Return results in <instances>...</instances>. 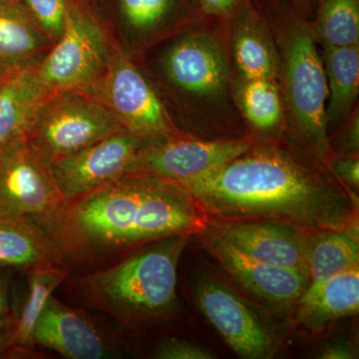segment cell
I'll list each match as a JSON object with an SVG mask.
<instances>
[{
    "label": "cell",
    "instance_id": "6da1fadb",
    "mask_svg": "<svg viewBox=\"0 0 359 359\" xmlns=\"http://www.w3.org/2000/svg\"><path fill=\"white\" fill-rule=\"evenodd\" d=\"M177 185L211 218L264 219L311 233L358 223V194L285 136H255L244 154Z\"/></svg>",
    "mask_w": 359,
    "mask_h": 359
},
{
    "label": "cell",
    "instance_id": "7a4b0ae2",
    "mask_svg": "<svg viewBox=\"0 0 359 359\" xmlns=\"http://www.w3.org/2000/svg\"><path fill=\"white\" fill-rule=\"evenodd\" d=\"M205 218L177 184L122 177L32 219L62 256L90 262L173 236L199 233Z\"/></svg>",
    "mask_w": 359,
    "mask_h": 359
},
{
    "label": "cell",
    "instance_id": "3957f363",
    "mask_svg": "<svg viewBox=\"0 0 359 359\" xmlns=\"http://www.w3.org/2000/svg\"><path fill=\"white\" fill-rule=\"evenodd\" d=\"M150 78L175 125L205 140L252 135L237 100L228 23L203 15L157 45Z\"/></svg>",
    "mask_w": 359,
    "mask_h": 359
},
{
    "label": "cell",
    "instance_id": "277c9868",
    "mask_svg": "<svg viewBox=\"0 0 359 359\" xmlns=\"http://www.w3.org/2000/svg\"><path fill=\"white\" fill-rule=\"evenodd\" d=\"M252 1L268 21L280 53L285 137L327 164L334 152L325 118L327 77L311 20L285 2Z\"/></svg>",
    "mask_w": 359,
    "mask_h": 359
},
{
    "label": "cell",
    "instance_id": "5b68a950",
    "mask_svg": "<svg viewBox=\"0 0 359 359\" xmlns=\"http://www.w3.org/2000/svg\"><path fill=\"white\" fill-rule=\"evenodd\" d=\"M189 235L173 236L136 252L112 268L80 278L86 302L124 323L162 318L177 302V269Z\"/></svg>",
    "mask_w": 359,
    "mask_h": 359
},
{
    "label": "cell",
    "instance_id": "8992f818",
    "mask_svg": "<svg viewBox=\"0 0 359 359\" xmlns=\"http://www.w3.org/2000/svg\"><path fill=\"white\" fill-rule=\"evenodd\" d=\"M114 41L86 4L70 0L63 32L35 73L49 94L89 93L107 69Z\"/></svg>",
    "mask_w": 359,
    "mask_h": 359
},
{
    "label": "cell",
    "instance_id": "52a82bcc",
    "mask_svg": "<svg viewBox=\"0 0 359 359\" xmlns=\"http://www.w3.org/2000/svg\"><path fill=\"white\" fill-rule=\"evenodd\" d=\"M87 94L102 101L123 129L144 143L187 135L175 125L145 71L116 40L107 69Z\"/></svg>",
    "mask_w": 359,
    "mask_h": 359
},
{
    "label": "cell",
    "instance_id": "ba28073f",
    "mask_svg": "<svg viewBox=\"0 0 359 359\" xmlns=\"http://www.w3.org/2000/svg\"><path fill=\"white\" fill-rule=\"evenodd\" d=\"M107 106L81 91L49 94L40 106L27 141L49 163L121 131Z\"/></svg>",
    "mask_w": 359,
    "mask_h": 359
},
{
    "label": "cell",
    "instance_id": "9c48e42d",
    "mask_svg": "<svg viewBox=\"0 0 359 359\" xmlns=\"http://www.w3.org/2000/svg\"><path fill=\"white\" fill-rule=\"evenodd\" d=\"M255 135L244 138L205 140L170 137L143 144L123 177H143L180 184L215 171L247 152Z\"/></svg>",
    "mask_w": 359,
    "mask_h": 359
},
{
    "label": "cell",
    "instance_id": "30bf717a",
    "mask_svg": "<svg viewBox=\"0 0 359 359\" xmlns=\"http://www.w3.org/2000/svg\"><path fill=\"white\" fill-rule=\"evenodd\" d=\"M65 200L48 161L29 142H18L0 152V212L35 218Z\"/></svg>",
    "mask_w": 359,
    "mask_h": 359
},
{
    "label": "cell",
    "instance_id": "8fae6325",
    "mask_svg": "<svg viewBox=\"0 0 359 359\" xmlns=\"http://www.w3.org/2000/svg\"><path fill=\"white\" fill-rule=\"evenodd\" d=\"M205 224L255 261L309 273V250L314 235L311 231L264 219L207 217Z\"/></svg>",
    "mask_w": 359,
    "mask_h": 359
},
{
    "label": "cell",
    "instance_id": "7c38bea8",
    "mask_svg": "<svg viewBox=\"0 0 359 359\" xmlns=\"http://www.w3.org/2000/svg\"><path fill=\"white\" fill-rule=\"evenodd\" d=\"M143 141L121 130L74 154L49 163L65 199L92 192L126 174Z\"/></svg>",
    "mask_w": 359,
    "mask_h": 359
},
{
    "label": "cell",
    "instance_id": "4fadbf2b",
    "mask_svg": "<svg viewBox=\"0 0 359 359\" xmlns=\"http://www.w3.org/2000/svg\"><path fill=\"white\" fill-rule=\"evenodd\" d=\"M203 243L224 271L250 294L282 311L297 306L309 283L306 271L255 261L223 240L205 223Z\"/></svg>",
    "mask_w": 359,
    "mask_h": 359
},
{
    "label": "cell",
    "instance_id": "5bb4252c",
    "mask_svg": "<svg viewBox=\"0 0 359 359\" xmlns=\"http://www.w3.org/2000/svg\"><path fill=\"white\" fill-rule=\"evenodd\" d=\"M120 42L131 57L202 18L195 0H117Z\"/></svg>",
    "mask_w": 359,
    "mask_h": 359
},
{
    "label": "cell",
    "instance_id": "9a60e30c",
    "mask_svg": "<svg viewBox=\"0 0 359 359\" xmlns=\"http://www.w3.org/2000/svg\"><path fill=\"white\" fill-rule=\"evenodd\" d=\"M197 302L205 318L238 354L245 358H268L273 339L256 314L235 292L207 278L197 289Z\"/></svg>",
    "mask_w": 359,
    "mask_h": 359
},
{
    "label": "cell",
    "instance_id": "2e32d148",
    "mask_svg": "<svg viewBox=\"0 0 359 359\" xmlns=\"http://www.w3.org/2000/svg\"><path fill=\"white\" fill-rule=\"evenodd\" d=\"M228 23L229 43L238 81L276 80L280 84V59L273 32L252 0L235 9Z\"/></svg>",
    "mask_w": 359,
    "mask_h": 359
},
{
    "label": "cell",
    "instance_id": "e0dca14e",
    "mask_svg": "<svg viewBox=\"0 0 359 359\" xmlns=\"http://www.w3.org/2000/svg\"><path fill=\"white\" fill-rule=\"evenodd\" d=\"M33 342L71 359L107 356L103 339L91 321L52 295L35 325Z\"/></svg>",
    "mask_w": 359,
    "mask_h": 359
},
{
    "label": "cell",
    "instance_id": "ac0fdd59",
    "mask_svg": "<svg viewBox=\"0 0 359 359\" xmlns=\"http://www.w3.org/2000/svg\"><path fill=\"white\" fill-rule=\"evenodd\" d=\"M297 306L295 323L309 334L323 332L339 318L355 316L359 311L358 266L309 283Z\"/></svg>",
    "mask_w": 359,
    "mask_h": 359
},
{
    "label": "cell",
    "instance_id": "d6986e66",
    "mask_svg": "<svg viewBox=\"0 0 359 359\" xmlns=\"http://www.w3.org/2000/svg\"><path fill=\"white\" fill-rule=\"evenodd\" d=\"M48 95L35 68L18 71L0 80V152L27 140L40 106Z\"/></svg>",
    "mask_w": 359,
    "mask_h": 359
},
{
    "label": "cell",
    "instance_id": "ffe728a7",
    "mask_svg": "<svg viewBox=\"0 0 359 359\" xmlns=\"http://www.w3.org/2000/svg\"><path fill=\"white\" fill-rule=\"evenodd\" d=\"M52 45L25 7L0 6V80L36 67Z\"/></svg>",
    "mask_w": 359,
    "mask_h": 359
},
{
    "label": "cell",
    "instance_id": "44dd1931",
    "mask_svg": "<svg viewBox=\"0 0 359 359\" xmlns=\"http://www.w3.org/2000/svg\"><path fill=\"white\" fill-rule=\"evenodd\" d=\"M62 254L32 217L0 212V266H60Z\"/></svg>",
    "mask_w": 359,
    "mask_h": 359
},
{
    "label": "cell",
    "instance_id": "7402d4cb",
    "mask_svg": "<svg viewBox=\"0 0 359 359\" xmlns=\"http://www.w3.org/2000/svg\"><path fill=\"white\" fill-rule=\"evenodd\" d=\"M323 62L327 77L328 103L325 108L327 135L351 115L359 92V45L323 47Z\"/></svg>",
    "mask_w": 359,
    "mask_h": 359
},
{
    "label": "cell",
    "instance_id": "603a6c76",
    "mask_svg": "<svg viewBox=\"0 0 359 359\" xmlns=\"http://www.w3.org/2000/svg\"><path fill=\"white\" fill-rule=\"evenodd\" d=\"M237 100L250 133L261 138L285 136V116L282 91L276 80L238 81Z\"/></svg>",
    "mask_w": 359,
    "mask_h": 359
},
{
    "label": "cell",
    "instance_id": "cb8c5ba5",
    "mask_svg": "<svg viewBox=\"0 0 359 359\" xmlns=\"http://www.w3.org/2000/svg\"><path fill=\"white\" fill-rule=\"evenodd\" d=\"M358 223L314 233L309 257V283L327 280L359 264Z\"/></svg>",
    "mask_w": 359,
    "mask_h": 359
},
{
    "label": "cell",
    "instance_id": "d4e9b609",
    "mask_svg": "<svg viewBox=\"0 0 359 359\" xmlns=\"http://www.w3.org/2000/svg\"><path fill=\"white\" fill-rule=\"evenodd\" d=\"M311 26L323 48L359 45V0H318Z\"/></svg>",
    "mask_w": 359,
    "mask_h": 359
},
{
    "label": "cell",
    "instance_id": "484cf974",
    "mask_svg": "<svg viewBox=\"0 0 359 359\" xmlns=\"http://www.w3.org/2000/svg\"><path fill=\"white\" fill-rule=\"evenodd\" d=\"M67 271L60 266L30 269L29 292L22 313L11 330L9 347H28L33 344V330L53 290L65 282Z\"/></svg>",
    "mask_w": 359,
    "mask_h": 359
},
{
    "label": "cell",
    "instance_id": "4316f807",
    "mask_svg": "<svg viewBox=\"0 0 359 359\" xmlns=\"http://www.w3.org/2000/svg\"><path fill=\"white\" fill-rule=\"evenodd\" d=\"M70 0H22V6L45 34L56 42L65 27Z\"/></svg>",
    "mask_w": 359,
    "mask_h": 359
},
{
    "label": "cell",
    "instance_id": "83f0119b",
    "mask_svg": "<svg viewBox=\"0 0 359 359\" xmlns=\"http://www.w3.org/2000/svg\"><path fill=\"white\" fill-rule=\"evenodd\" d=\"M335 154L358 155L359 114L358 107L335 130Z\"/></svg>",
    "mask_w": 359,
    "mask_h": 359
},
{
    "label": "cell",
    "instance_id": "f1b7e54d",
    "mask_svg": "<svg viewBox=\"0 0 359 359\" xmlns=\"http://www.w3.org/2000/svg\"><path fill=\"white\" fill-rule=\"evenodd\" d=\"M332 173L354 193L359 187L358 155L332 154L327 162Z\"/></svg>",
    "mask_w": 359,
    "mask_h": 359
},
{
    "label": "cell",
    "instance_id": "f546056e",
    "mask_svg": "<svg viewBox=\"0 0 359 359\" xmlns=\"http://www.w3.org/2000/svg\"><path fill=\"white\" fill-rule=\"evenodd\" d=\"M156 356L162 359H212L214 354L203 347L179 341L169 340L161 344L156 351Z\"/></svg>",
    "mask_w": 359,
    "mask_h": 359
},
{
    "label": "cell",
    "instance_id": "4dcf8cb0",
    "mask_svg": "<svg viewBox=\"0 0 359 359\" xmlns=\"http://www.w3.org/2000/svg\"><path fill=\"white\" fill-rule=\"evenodd\" d=\"M195 1L203 15L228 20L235 9L245 0H195Z\"/></svg>",
    "mask_w": 359,
    "mask_h": 359
},
{
    "label": "cell",
    "instance_id": "1f68e13d",
    "mask_svg": "<svg viewBox=\"0 0 359 359\" xmlns=\"http://www.w3.org/2000/svg\"><path fill=\"white\" fill-rule=\"evenodd\" d=\"M278 1L289 4L297 13H301L302 16L309 20H313L314 13H316V4H318V0H278Z\"/></svg>",
    "mask_w": 359,
    "mask_h": 359
},
{
    "label": "cell",
    "instance_id": "d6a6232c",
    "mask_svg": "<svg viewBox=\"0 0 359 359\" xmlns=\"http://www.w3.org/2000/svg\"><path fill=\"white\" fill-rule=\"evenodd\" d=\"M320 358L323 359H351L354 358V353L351 347L347 344H339L327 347Z\"/></svg>",
    "mask_w": 359,
    "mask_h": 359
},
{
    "label": "cell",
    "instance_id": "836d02e7",
    "mask_svg": "<svg viewBox=\"0 0 359 359\" xmlns=\"http://www.w3.org/2000/svg\"><path fill=\"white\" fill-rule=\"evenodd\" d=\"M9 304L6 285L0 280V318L9 316Z\"/></svg>",
    "mask_w": 359,
    "mask_h": 359
},
{
    "label": "cell",
    "instance_id": "e575fe53",
    "mask_svg": "<svg viewBox=\"0 0 359 359\" xmlns=\"http://www.w3.org/2000/svg\"><path fill=\"white\" fill-rule=\"evenodd\" d=\"M11 332H8V334L2 335L0 337V354H1L2 351L6 348V347H9V340H11Z\"/></svg>",
    "mask_w": 359,
    "mask_h": 359
},
{
    "label": "cell",
    "instance_id": "d590c367",
    "mask_svg": "<svg viewBox=\"0 0 359 359\" xmlns=\"http://www.w3.org/2000/svg\"><path fill=\"white\" fill-rule=\"evenodd\" d=\"M11 323V320L9 316H6V318H0V332L2 330H6L7 327Z\"/></svg>",
    "mask_w": 359,
    "mask_h": 359
},
{
    "label": "cell",
    "instance_id": "8d00e7d4",
    "mask_svg": "<svg viewBox=\"0 0 359 359\" xmlns=\"http://www.w3.org/2000/svg\"><path fill=\"white\" fill-rule=\"evenodd\" d=\"M79 1H81V2H83V4H87V0H79Z\"/></svg>",
    "mask_w": 359,
    "mask_h": 359
}]
</instances>
